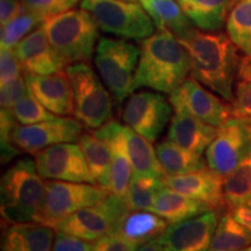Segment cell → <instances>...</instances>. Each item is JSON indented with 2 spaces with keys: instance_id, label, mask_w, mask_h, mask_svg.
<instances>
[{
  "instance_id": "cell-1",
  "label": "cell",
  "mask_w": 251,
  "mask_h": 251,
  "mask_svg": "<svg viewBox=\"0 0 251 251\" xmlns=\"http://www.w3.org/2000/svg\"><path fill=\"white\" fill-rule=\"evenodd\" d=\"M191 58V75L194 79L221 97L234 101V84L241 57L237 47L222 31H205L193 27L177 37Z\"/></svg>"
},
{
  "instance_id": "cell-2",
  "label": "cell",
  "mask_w": 251,
  "mask_h": 251,
  "mask_svg": "<svg viewBox=\"0 0 251 251\" xmlns=\"http://www.w3.org/2000/svg\"><path fill=\"white\" fill-rule=\"evenodd\" d=\"M191 74V58L175 34L157 29L140 41V58L133 90L142 87L171 94Z\"/></svg>"
},
{
  "instance_id": "cell-3",
  "label": "cell",
  "mask_w": 251,
  "mask_h": 251,
  "mask_svg": "<svg viewBox=\"0 0 251 251\" xmlns=\"http://www.w3.org/2000/svg\"><path fill=\"white\" fill-rule=\"evenodd\" d=\"M42 28L52 49L65 65L89 62L99 39V27L84 9H70L46 19Z\"/></svg>"
},
{
  "instance_id": "cell-4",
  "label": "cell",
  "mask_w": 251,
  "mask_h": 251,
  "mask_svg": "<svg viewBox=\"0 0 251 251\" xmlns=\"http://www.w3.org/2000/svg\"><path fill=\"white\" fill-rule=\"evenodd\" d=\"M46 194L35 161L21 158L1 177V215L8 224L33 222Z\"/></svg>"
},
{
  "instance_id": "cell-5",
  "label": "cell",
  "mask_w": 251,
  "mask_h": 251,
  "mask_svg": "<svg viewBox=\"0 0 251 251\" xmlns=\"http://www.w3.org/2000/svg\"><path fill=\"white\" fill-rule=\"evenodd\" d=\"M74 94V115L90 129H98L113 120V99L101 78L89 62H78L65 68Z\"/></svg>"
},
{
  "instance_id": "cell-6",
  "label": "cell",
  "mask_w": 251,
  "mask_h": 251,
  "mask_svg": "<svg viewBox=\"0 0 251 251\" xmlns=\"http://www.w3.org/2000/svg\"><path fill=\"white\" fill-rule=\"evenodd\" d=\"M140 47L124 39L101 37L94 52V64L101 80L119 106L134 92Z\"/></svg>"
},
{
  "instance_id": "cell-7",
  "label": "cell",
  "mask_w": 251,
  "mask_h": 251,
  "mask_svg": "<svg viewBox=\"0 0 251 251\" xmlns=\"http://www.w3.org/2000/svg\"><path fill=\"white\" fill-rule=\"evenodd\" d=\"M80 8L94 19L103 33L124 40L142 41L157 30L140 2L125 0H81Z\"/></svg>"
},
{
  "instance_id": "cell-8",
  "label": "cell",
  "mask_w": 251,
  "mask_h": 251,
  "mask_svg": "<svg viewBox=\"0 0 251 251\" xmlns=\"http://www.w3.org/2000/svg\"><path fill=\"white\" fill-rule=\"evenodd\" d=\"M109 192L99 185L47 180L46 194L35 221L56 229L59 222L84 207L102 201Z\"/></svg>"
},
{
  "instance_id": "cell-9",
  "label": "cell",
  "mask_w": 251,
  "mask_h": 251,
  "mask_svg": "<svg viewBox=\"0 0 251 251\" xmlns=\"http://www.w3.org/2000/svg\"><path fill=\"white\" fill-rule=\"evenodd\" d=\"M129 211L126 198L109 193L102 201L84 207L59 222L55 230L96 242L113 233L119 220Z\"/></svg>"
},
{
  "instance_id": "cell-10",
  "label": "cell",
  "mask_w": 251,
  "mask_h": 251,
  "mask_svg": "<svg viewBox=\"0 0 251 251\" xmlns=\"http://www.w3.org/2000/svg\"><path fill=\"white\" fill-rule=\"evenodd\" d=\"M172 107L161 92L139 91L127 98L122 111V120L126 126L142 135L150 142L161 136L166 125L172 119Z\"/></svg>"
},
{
  "instance_id": "cell-11",
  "label": "cell",
  "mask_w": 251,
  "mask_h": 251,
  "mask_svg": "<svg viewBox=\"0 0 251 251\" xmlns=\"http://www.w3.org/2000/svg\"><path fill=\"white\" fill-rule=\"evenodd\" d=\"M174 112H185L206 124L220 127L233 118L231 106L193 77L187 78L169 97Z\"/></svg>"
},
{
  "instance_id": "cell-12",
  "label": "cell",
  "mask_w": 251,
  "mask_h": 251,
  "mask_svg": "<svg viewBox=\"0 0 251 251\" xmlns=\"http://www.w3.org/2000/svg\"><path fill=\"white\" fill-rule=\"evenodd\" d=\"M83 135V125L77 119L57 117L34 125L15 126L12 142L19 150L36 155L41 150L61 143H74Z\"/></svg>"
},
{
  "instance_id": "cell-13",
  "label": "cell",
  "mask_w": 251,
  "mask_h": 251,
  "mask_svg": "<svg viewBox=\"0 0 251 251\" xmlns=\"http://www.w3.org/2000/svg\"><path fill=\"white\" fill-rule=\"evenodd\" d=\"M35 164L43 179L97 185L79 144L61 143L41 150Z\"/></svg>"
},
{
  "instance_id": "cell-14",
  "label": "cell",
  "mask_w": 251,
  "mask_h": 251,
  "mask_svg": "<svg viewBox=\"0 0 251 251\" xmlns=\"http://www.w3.org/2000/svg\"><path fill=\"white\" fill-rule=\"evenodd\" d=\"M250 150L251 141L246 125L236 118H231L218 127L214 139L206 149L207 165L225 178L237 168Z\"/></svg>"
},
{
  "instance_id": "cell-15",
  "label": "cell",
  "mask_w": 251,
  "mask_h": 251,
  "mask_svg": "<svg viewBox=\"0 0 251 251\" xmlns=\"http://www.w3.org/2000/svg\"><path fill=\"white\" fill-rule=\"evenodd\" d=\"M219 221V211L209 209L185 221L169 225L158 241L164 251H206Z\"/></svg>"
},
{
  "instance_id": "cell-16",
  "label": "cell",
  "mask_w": 251,
  "mask_h": 251,
  "mask_svg": "<svg viewBox=\"0 0 251 251\" xmlns=\"http://www.w3.org/2000/svg\"><path fill=\"white\" fill-rule=\"evenodd\" d=\"M165 186L220 211L227 206L224 192V177L209 168L179 176H166Z\"/></svg>"
},
{
  "instance_id": "cell-17",
  "label": "cell",
  "mask_w": 251,
  "mask_h": 251,
  "mask_svg": "<svg viewBox=\"0 0 251 251\" xmlns=\"http://www.w3.org/2000/svg\"><path fill=\"white\" fill-rule=\"evenodd\" d=\"M28 90L45 107L57 117L74 114V94L65 71L50 75L25 74Z\"/></svg>"
},
{
  "instance_id": "cell-18",
  "label": "cell",
  "mask_w": 251,
  "mask_h": 251,
  "mask_svg": "<svg viewBox=\"0 0 251 251\" xmlns=\"http://www.w3.org/2000/svg\"><path fill=\"white\" fill-rule=\"evenodd\" d=\"M124 127L125 126L119 122L111 120L93 131L97 136L106 141L111 148L112 162L107 191L121 198H126L131 177L134 175L133 166L126 147Z\"/></svg>"
},
{
  "instance_id": "cell-19",
  "label": "cell",
  "mask_w": 251,
  "mask_h": 251,
  "mask_svg": "<svg viewBox=\"0 0 251 251\" xmlns=\"http://www.w3.org/2000/svg\"><path fill=\"white\" fill-rule=\"evenodd\" d=\"M13 50L25 74L50 75L65 68L50 45L42 25L21 40Z\"/></svg>"
},
{
  "instance_id": "cell-20",
  "label": "cell",
  "mask_w": 251,
  "mask_h": 251,
  "mask_svg": "<svg viewBox=\"0 0 251 251\" xmlns=\"http://www.w3.org/2000/svg\"><path fill=\"white\" fill-rule=\"evenodd\" d=\"M218 127L206 124L185 112H175L166 140L181 148L202 155L214 139Z\"/></svg>"
},
{
  "instance_id": "cell-21",
  "label": "cell",
  "mask_w": 251,
  "mask_h": 251,
  "mask_svg": "<svg viewBox=\"0 0 251 251\" xmlns=\"http://www.w3.org/2000/svg\"><path fill=\"white\" fill-rule=\"evenodd\" d=\"M56 231L39 222L9 224L1 240V251H50Z\"/></svg>"
},
{
  "instance_id": "cell-22",
  "label": "cell",
  "mask_w": 251,
  "mask_h": 251,
  "mask_svg": "<svg viewBox=\"0 0 251 251\" xmlns=\"http://www.w3.org/2000/svg\"><path fill=\"white\" fill-rule=\"evenodd\" d=\"M168 227V222L152 211L129 209L119 220L112 234L142 246L161 237Z\"/></svg>"
},
{
  "instance_id": "cell-23",
  "label": "cell",
  "mask_w": 251,
  "mask_h": 251,
  "mask_svg": "<svg viewBox=\"0 0 251 251\" xmlns=\"http://www.w3.org/2000/svg\"><path fill=\"white\" fill-rule=\"evenodd\" d=\"M184 13L198 29L219 31L237 0H178Z\"/></svg>"
},
{
  "instance_id": "cell-24",
  "label": "cell",
  "mask_w": 251,
  "mask_h": 251,
  "mask_svg": "<svg viewBox=\"0 0 251 251\" xmlns=\"http://www.w3.org/2000/svg\"><path fill=\"white\" fill-rule=\"evenodd\" d=\"M211 208L205 203L177 192L168 186L159 191L151 207V211L164 219L169 225L185 221Z\"/></svg>"
},
{
  "instance_id": "cell-25",
  "label": "cell",
  "mask_w": 251,
  "mask_h": 251,
  "mask_svg": "<svg viewBox=\"0 0 251 251\" xmlns=\"http://www.w3.org/2000/svg\"><path fill=\"white\" fill-rule=\"evenodd\" d=\"M124 135L134 174L153 176L164 179L166 174L159 163L156 149H153L151 142L128 126L124 127Z\"/></svg>"
},
{
  "instance_id": "cell-26",
  "label": "cell",
  "mask_w": 251,
  "mask_h": 251,
  "mask_svg": "<svg viewBox=\"0 0 251 251\" xmlns=\"http://www.w3.org/2000/svg\"><path fill=\"white\" fill-rule=\"evenodd\" d=\"M139 2L152 19L157 29L169 30L180 37L194 27L178 0H139Z\"/></svg>"
},
{
  "instance_id": "cell-27",
  "label": "cell",
  "mask_w": 251,
  "mask_h": 251,
  "mask_svg": "<svg viewBox=\"0 0 251 251\" xmlns=\"http://www.w3.org/2000/svg\"><path fill=\"white\" fill-rule=\"evenodd\" d=\"M78 142L97 185L107 190L112 162L108 143L94 133H84Z\"/></svg>"
},
{
  "instance_id": "cell-28",
  "label": "cell",
  "mask_w": 251,
  "mask_h": 251,
  "mask_svg": "<svg viewBox=\"0 0 251 251\" xmlns=\"http://www.w3.org/2000/svg\"><path fill=\"white\" fill-rule=\"evenodd\" d=\"M155 149L166 176L190 174L208 166L207 162L203 161L202 155L181 148L169 140L157 144Z\"/></svg>"
},
{
  "instance_id": "cell-29",
  "label": "cell",
  "mask_w": 251,
  "mask_h": 251,
  "mask_svg": "<svg viewBox=\"0 0 251 251\" xmlns=\"http://www.w3.org/2000/svg\"><path fill=\"white\" fill-rule=\"evenodd\" d=\"M251 247V231L243 227L230 212L220 218L219 225L206 251H241Z\"/></svg>"
},
{
  "instance_id": "cell-30",
  "label": "cell",
  "mask_w": 251,
  "mask_h": 251,
  "mask_svg": "<svg viewBox=\"0 0 251 251\" xmlns=\"http://www.w3.org/2000/svg\"><path fill=\"white\" fill-rule=\"evenodd\" d=\"M226 29L237 49L251 57V1L238 0L227 19Z\"/></svg>"
},
{
  "instance_id": "cell-31",
  "label": "cell",
  "mask_w": 251,
  "mask_h": 251,
  "mask_svg": "<svg viewBox=\"0 0 251 251\" xmlns=\"http://www.w3.org/2000/svg\"><path fill=\"white\" fill-rule=\"evenodd\" d=\"M164 187V180L161 178L134 174L126 194V201L133 211H151L157 194Z\"/></svg>"
},
{
  "instance_id": "cell-32",
  "label": "cell",
  "mask_w": 251,
  "mask_h": 251,
  "mask_svg": "<svg viewBox=\"0 0 251 251\" xmlns=\"http://www.w3.org/2000/svg\"><path fill=\"white\" fill-rule=\"evenodd\" d=\"M224 192L229 208L251 201V150L237 168L224 178Z\"/></svg>"
},
{
  "instance_id": "cell-33",
  "label": "cell",
  "mask_w": 251,
  "mask_h": 251,
  "mask_svg": "<svg viewBox=\"0 0 251 251\" xmlns=\"http://www.w3.org/2000/svg\"><path fill=\"white\" fill-rule=\"evenodd\" d=\"M233 118L244 124L251 121V57L244 55L240 59L234 84V101L231 102Z\"/></svg>"
},
{
  "instance_id": "cell-34",
  "label": "cell",
  "mask_w": 251,
  "mask_h": 251,
  "mask_svg": "<svg viewBox=\"0 0 251 251\" xmlns=\"http://www.w3.org/2000/svg\"><path fill=\"white\" fill-rule=\"evenodd\" d=\"M43 21L45 20L42 18L27 9L8 23L1 25V30H0L1 49H13L28 34L35 30L37 27H40L43 24Z\"/></svg>"
},
{
  "instance_id": "cell-35",
  "label": "cell",
  "mask_w": 251,
  "mask_h": 251,
  "mask_svg": "<svg viewBox=\"0 0 251 251\" xmlns=\"http://www.w3.org/2000/svg\"><path fill=\"white\" fill-rule=\"evenodd\" d=\"M15 119L20 125H34L57 118L31 94L29 90L12 108Z\"/></svg>"
},
{
  "instance_id": "cell-36",
  "label": "cell",
  "mask_w": 251,
  "mask_h": 251,
  "mask_svg": "<svg viewBox=\"0 0 251 251\" xmlns=\"http://www.w3.org/2000/svg\"><path fill=\"white\" fill-rule=\"evenodd\" d=\"M28 11L33 12L43 20L54 15L74 9L81 0H21Z\"/></svg>"
},
{
  "instance_id": "cell-37",
  "label": "cell",
  "mask_w": 251,
  "mask_h": 251,
  "mask_svg": "<svg viewBox=\"0 0 251 251\" xmlns=\"http://www.w3.org/2000/svg\"><path fill=\"white\" fill-rule=\"evenodd\" d=\"M23 67L15 55L14 50L11 48L1 49L0 51V84L11 83L19 77L23 76Z\"/></svg>"
},
{
  "instance_id": "cell-38",
  "label": "cell",
  "mask_w": 251,
  "mask_h": 251,
  "mask_svg": "<svg viewBox=\"0 0 251 251\" xmlns=\"http://www.w3.org/2000/svg\"><path fill=\"white\" fill-rule=\"evenodd\" d=\"M1 86V94H0V102H1V108L12 109L19 100L26 94L28 91L26 78L25 75L20 76L11 83L5 84Z\"/></svg>"
},
{
  "instance_id": "cell-39",
  "label": "cell",
  "mask_w": 251,
  "mask_h": 251,
  "mask_svg": "<svg viewBox=\"0 0 251 251\" xmlns=\"http://www.w3.org/2000/svg\"><path fill=\"white\" fill-rule=\"evenodd\" d=\"M94 242L81 240L64 231L56 230L55 240L50 251H92Z\"/></svg>"
},
{
  "instance_id": "cell-40",
  "label": "cell",
  "mask_w": 251,
  "mask_h": 251,
  "mask_svg": "<svg viewBox=\"0 0 251 251\" xmlns=\"http://www.w3.org/2000/svg\"><path fill=\"white\" fill-rule=\"evenodd\" d=\"M140 246L119 235H106L94 242L92 251H135Z\"/></svg>"
},
{
  "instance_id": "cell-41",
  "label": "cell",
  "mask_w": 251,
  "mask_h": 251,
  "mask_svg": "<svg viewBox=\"0 0 251 251\" xmlns=\"http://www.w3.org/2000/svg\"><path fill=\"white\" fill-rule=\"evenodd\" d=\"M25 11L27 7L21 0H0V23L5 25Z\"/></svg>"
},
{
  "instance_id": "cell-42",
  "label": "cell",
  "mask_w": 251,
  "mask_h": 251,
  "mask_svg": "<svg viewBox=\"0 0 251 251\" xmlns=\"http://www.w3.org/2000/svg\"><path fill=\"white\" fill-rule=\"evenodd\" d=\"M229 209H230L229 212L231 213L234 219L251 231V201L238 203L236 206L230 207Z\"/></svg>"
},
{
  "instance_id": "cell-43",
  "label": "cell",
  "mask_w": 251,
  "mask_h": 251,
  "mask_svg": "<svg viewBox=\"0 0 251 251\" xmlns=\"http://www.w3.org/2000/svg\"><path fill=\"white\" fill-rule=\"evenodd\" d=\"M135 251H164V250H163L158 238H156V240H152L150 241V242H147L142 244V246H140Z\"/></svg>"
},
{
  "instance_id": "cell-44",
  "label": "cell",
  "mask_w": 251,
  "mask_h": 251,
  "mask_svg": "<svg viewBox=\"0 0 251 251\" xmlns=\"http://www.w3.org/2000/svg\"><path fill=\"white\" fill-rule=\"evenodd\" d=\"M244 125H246V128H247V133H248V136H249V139H250V141H251V121L247 122V124H244Z\"/></svg>"
},
{
  "instance_id": "cell-45",
  "label": "cell",
  "mask_w": 251,
  "mask_h": 251,
  "mask_svg": "<svg viewBox=\"0 0 251 251\" xmlns=\"http://www.w3.org/2000/svg\"><path fill=\"white\" fill-rule=\"evenodd\" d=\"M241 251H251V247L246 248V249H243V250H241Z\"/></svg>"
},
{
  "instance_id": "cell-46",
  "label": "cell",
  "mask_w": 251,
  "mask_h": 251,
  "mask_svg": "<svg viewBox=\"0 0 251 251\" xmlns=\"http://www.w3.org/2000/svg\"><path fill=\"white\" fill-rule=\"evenodd\" d=\"M125 1H133V2H137L139 0H125Z\"/></svg>"
},
{
  "instance_id": "cell-47",
  "label": "cell",
  "mask_w": 251,
  "mask_h": 251,
  "mask_svg": "<svg viewBox=\"0 0 251 251\" xmlns=\"http://www.w3.org/2000/svg\"><path fill=\"white\" fill-rule=\"evenodd\" d=\"M237 1H238V0H237ZM248 1H251V0H248Z\"/></svg>"
}]
</instances>
